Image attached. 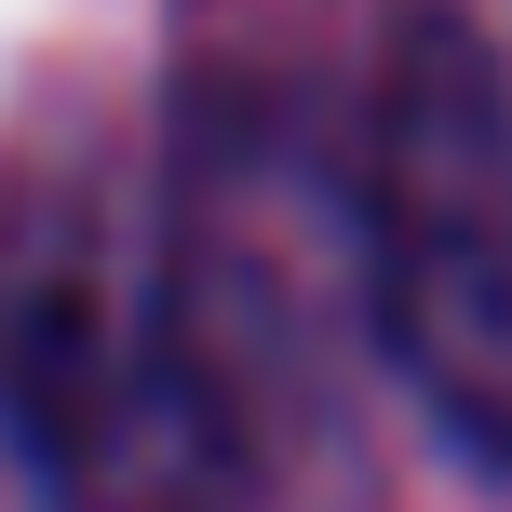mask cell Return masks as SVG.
Returning a JSON list of instances; mask_svg holds the SVG:
<instances>
[{
    "instance_id": "obj_1",
    "label": "cell",
    "mask_w": 512,
    "mask_h": 512,
    "mask_svg": "<svg viewBox=\"0 0 512 512\" xmlns=\"http://www.w3.org/2000/svg\"><path fill=\"white\" fill-rule=\"evenodd\" d=\"M0 418L54 512H256V418L176 297V256L27 243L0 283Z\"/></svg>"
},
{
    "instance_id": "obj_2",
    "label": "cell",
    "mask_w": 512,
    "mask_h": 512,
    "mask_svg": "<svg viewBox=\"0 0 512 512\" xmlns=\"http://www.w3.org/2000/svg\"><path fill=\"white\" fill-rule=\"evenodd\" d=\"M364 297L405 391L512 472V68L472 27H405L364 135Z\"/></svg>"
}]
</instances>
